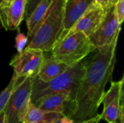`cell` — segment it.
<instances>
[{
	"label": "cell",
	"instance_id": "6da1fadb",
	"mask_svg": "<svg viewBox=\"0 0 124 123\" xmlns=\"http://www.w3.org/2000/svg\"><path fill=\"white\" fill-rule=\"evenodd\" d=\"M118 41L116 39L110 45L96 49L91 59H86L85 70L80 86L65 115L75 123L99 115L98 109L105 93L106 85L112 80Z\"/></svg>",
	"mask_w": 124,
	"mask_h": 123
},
{
	"label": "cell",
	"instance_id": "7a4b0ae2",
	"mask_svg": "<svg viewBox=\"0 0 124 123\" xmlns=\"http://www.w3.org/2000/svg\"><path fill=\"white\" fill-rule=\"evenodd\" d=\"M85 63L86 58L68 66L62 73L48 82H43L37 77L32 78L31 102L34 104L46 96L65 91L70 92L76 96L84 73Z\"/></svg>",
	"mask_w": 124,
	"mask_h": 123
},
{
	"label": "cell",
	"instance_id": "3957f363",
	"mask_svg": "<svg viewBox=\"0 0 124 123\" xmlns=\"http://www.w3.org/2000/svg\"><path fill=\"white\" fill-rule=\"evenodd\" d=\"M65 0H52V2L38 28L26 47L50 51L59 40L62 31Z\"/></svg>",
	"mask_w": 124,
	"mask_h": 123
},
{
	"label": "cell",
	"instance_id": "277c9868",
	"mask_svg": "<svg viewBox=\"0 0 124 123\" xmlns=\"http://www.w3.org/2000/svg\"><path fill=\"white\" fill-rule=\"evenodd\" d=\"M95 49L88 36L80 31H75L68 33L57 41L50 52L57 59L70 66L85 59Z\"/></svg>",
	"mask_w": 124,
	"mask_h": 123
},
{
	"label": "cell",
	"instance_id": "5b68a950",
	"mask_svg": "<svg viewBox=\"0 0 124 123\" xmlns=\"http://www.w3.org/2000/svg\"><path fill=\"white\" fill-rule=\"evenodd\" d=\"M31 86L32 78H23L13 89L4 109L7 123H23L31 102Z\"/></svg>",
	"mask_w": 124,
	"mask_h": 123
},
{
	"label": "cell",
	"instance_id": "8992f818",
	"mask_svg": "<svg viewBox=\"0 0 124 123\" xmlns=\"http://www.w3.org/2000/svg\"><path fill=\"white\" fill-rule=\"evenodd\" d=\"M124 78L119 81L111 82L109 90L105 91L102 99L103 111L100 114V120L108 123L124 120Z\"/></svg>",
	"mask_w": 124,
	"mask_h": 123
},
{
	"label": "cell",
	"instance_id": "52a82bcc",
	"mask_svg": "<svg viewBox=\"0 0 124 123\" xmlns=\"http://www.w3.org/2000/svg\"><path fill=\"white\" fill-rule=\"evenodd\" d=\"M44 56V51L40 49L25 47L21 52L17 53L9 63L13 67V74L17 78L36 77Z\"/></svg>",
	"mask_w": 124,
	"mask_h": 123
},
{
	"label": "cell",
	"instance_id": "ba28073f",
	"mask_svg": "<svg viewBox=\"0 0 124 123\" xmlns=\"http://www.w3.org/2000/svg\"><path fill=\"white\" fill-rule=\"evenodd\" d=\"M114 5L110 6L106 10L100 25L95 32L89 37L96 49L110 45L118 39L121 24L116 14Z\"/></svg>",
	"mask_w": 124,
	"mask_h": 123
},
{
	"label": "cell",
	"instance_id": "9c48e42d",
	"mask_svg": "<svg viewBox=\"0 0 124 123\" xmlns=\"http://www.w3.org/2000/svg\"><path fill=\"white\" fill-rule=\"evenodd\" d=\"M105 12L106 10L92 3L68 33L80 31L89 37L100 25L105 17Z\"/></svg>",
	"mask_w": 124,
	"mask_h": 123
},
{
	"label": "cell",
	"instance_id": "30bf717a",
	"mask_svg": "<svg viewBox=\"0 0 124 123\" xmlns=\"http://www.w3.org/2000/svg\"><path fill=\"white\" fill-rule=\"evenodd\" d=\"M74 98L71 93L65 91L46 96L33 104L44 112L62 113L65 115Z\"/></svg>",
	"mask_w": 124,
	"mask_h": 123
},
{
	"label": "cell",
	"instance_id": "8fae6325",
	"mask_svg": "<svg viewBox=\"0 0 124 123\" xmlns=\"http://www.w3.org/2000/svg\"><path fill=\"white\" fill-rule=\"evenodd\" d=\"M27 0H13L11 4L0 9V22L6 30H16L24 20Z\"/></svg>",
	"mask_w": 124,
	"mask_h": 123
},
{
	"label": "cell",
	"instance_id": "7c38bea8",
	"mask_svg": "<svg viewBox=\"0 0 124 123\" xmlns=\"http://www.w3.org/2000/svg\"><path fill=\"white\" fill-rule=\"evenodd\" d=\"M92 3L93 0H65L63 27L59 40L65 36L70 29Z\"/></svg>",
	"mask_w": 124,
	"mask_h": 123
},
{
	"label": "cell",
	"instance_id": "4fadbf2b",
	"mask_svg": "<svg viewBox=\"0 0 124 123\" xmlns=\"http://www.w3.org/2000/svg\"><path fill=\"white\" fill-rule=\"evenodd\" d=\"M49 54H48V51L44 52V59L36 76L43 82L51 80L62 73L68 67L67 65L57 59L50 51H49Z\"/></svg>",
	"mask_w": 124,
	"mask_h": 123
},
{
	"label": "cell",
	"instance_id": "5bb4252c",
	"mask_svg": "<svg viewBox=\"0 0 124 123\" xmlns=\"http://www.w3.org/2000/svg\"><path fill=\"white\" fill-rule=\"evenodd\" d=\"M52 2V0H42L33 9L30 16L25 19L28 28L27 38L28 43L33 38L38 28L41 24L46 12Z\"/></svg>",
	"mask_w": 124,
	"mask_h": 123
},
{
	"label": "cell",
	"instance_id": "9a60e30c",
	"mask_svg": "<svg viewBox=\"0 0 124 123\" xmlns=\"http://www.w3.org/2000/svg\"><path fill=\"white\" fill-rule=\"evenodd\" d=\"M63 116L64 115L62 113L44 112L36 107L31 102H30L23 123H39V122L52 123L59 119H61Z\"/></svg>",
	"mask_w": 124,
	"mask_h": 123
},
{
	"label": "cell",
	"instance_id": "2e32d148",
	"mask_svg": "<svg viewBox=\"0 0 124 123\" xmlns=\"http://www.w3.org/2000/svg\"><path fill=\"white\" fill-rule=\"evenodd\" d=\"M22 78H17L13 74L7 86L0 93V113L4 111L13 89Z\"/></svg>",
	"mask_w": 124,
	"mask_h": 123
},
{
	"label": "cell",
	"instance_id": "e0dca14e",
	"mask_svg": "<svg viewBox=\"0 0 124 123\" xmlns=\"http://www.w3.org/2000/svg\"><path fill=\"white\" fill-rule=\"evenodd\" d=\"M28 43V41L27 36L19 32L15 38V47L17 51V53L21 52L25 49V47H26Z\"/></svg>",
	"mask_w": 124,
	"mask_h": 123
},
{
	"label": "cell",
	"instance_id": "ac0fdd59",
	"mask_svg": "<svg viewBox=\"0 0 124 123\" xmlns=\"http://www.w3.org/2000/svg\"><path fill=\"white\" fill-rule=\"evenodd\" d=\"M114 8L118 20L122 24L124 20V0H118L114 5Z\"/></svg>",
	"mask_w": 124,
	"mask_h": 123
},
{
	"label": "cell",
	"instance_id": "d6986e66",
	"mask_svg": "<svg viewBox=\"0 0 124 123\" xmlns=\"http://www.w3.org/2000/svg\"><path fill=\"white\" fill-rule=\"evenodd\" d=\"M42 0H27V4H26V7H25L24 19H27L30 16V14L32 13L33 9L37 7V5Z\"/></svg>",
	"mask_w": 124,
	"mask_h": 123
},
{
	"label": "cell",
	"instance_id": "ffe728a7",
	"mask_svg": "<svg viewBox=\"0 0 124 123\" xmlns=\"http://www.w3.org/2000/svg\"><path fill=\"white\" fill-rule=\"evenodd\" d=\"M118 0H93V4L102 7L104 10H107L110 6L114 5Z\"/></svg>",
	"mask_w": 124,
	"mask_h": 123
},
{
	"label": "cell",
	"instance_id": "44dd1931",
	"mask_svg": "<svg viewBox=\"0 0 124 123\" xmlns=\"http://www.w3.org/2000/svg\"><path fill=\"white\" fill-rule=\"evenodd\" d=\"M13 0H0V9L9 6Z\"/></svg>",
	"mask_w": 124,
	"mask_h": 123
},
{
	"label": "cell",
	"instance_id": "7402d4cb",
	"mask_svg": "<svg viewBox=\"0 0 124 123\" xmlns=\"http://www.w3.org/2000/svg\"><path fill=\"white\" fill-rule=\"evenodd\" d=\"M61 123H75L73 120L67 115H64L61 119Z\"/></svg>",
	"mask_w": 124,
	"mask_h": 123
},
{
	"label": "cell",
	"instance_id": "603a6c76",
	"mask_svg": "<svg viewBox=\"0 0 124 123\" xmlns=\"http://www.w3.org/2000/svg\"><path fill=\"white\" fill-rule=\"evenodd\" d=\"M100 114L97 117H94V118H92V119H90V120H86V121H84V122H81L80 123H95L97 121H100Z\"/></svg>",
	"mask_w": 124,
	"mask_h": 123
},
{
	"label": "cell",
	"instance_id": "cb8c5ba5",
	"mask_svg": "<svg viewBox=\"0 0 124 123\" xmlns=\"http://www.w3.org/2000/svg\"><path fill=\"white\" fill-rule=\"evenodd\" d=\"M0 123H7V117H6V115H5L4 111H2L0 113Z\"/></svg>",
	"mask_w": 124,
	"mask_h": 123
},
{
	"label": "cell",
	"instance_id": "d4e9b609",
	"mask_svg": "<svg viewBox=\"0 0 124 123\" xmlns=\"http://www.w3.org/2000/svg\"><path fill=\"white\" fill-rule=\"evenodd\" d=\"M61 119H59V120H56V121H54V122H53V123H61Z\"/></svg>",
	"mask_w": 124,
	"mask_h": 123
},
{
	"label": "cell",
	"instance_id": "484cf974",
	"mask_svg": "<svg viewBox=\"0 0 124 123\" xmlns=\"http://www.w3.org/2000/svg\"><path fill=\"white\" fill-rule=\"evenodd\" d=\"M46 123V122H39V123Z\"/></svg>",
	"mask_w": 124,
	"mask_h": 123
},
{
	"label": "cell",
	"instance_id": "4316f807",
	"mask_svg": "<svg viewBox=\"0 0 124 123\" xmlns=\"http://www.w3.org/2000/svg\"><path fill=\"white\" fill-rule=\"evenodd\" d=\"M99 122H100V121H97V122H96L95 123H99Z\"/></svg>",
	"mask_w": 124,
	"mask_h": 123
}]
</instances>
